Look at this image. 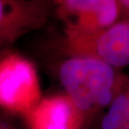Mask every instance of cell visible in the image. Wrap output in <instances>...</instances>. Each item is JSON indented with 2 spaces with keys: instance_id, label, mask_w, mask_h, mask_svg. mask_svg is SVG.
<instances>
[{
  "instance_id": "5b68a950",
  "label": "cell",
  "mask_w": 129,
  "mask_h": 129,
  "mask_svg": "<svg viewBox=\"0 0 129 129\" xmlns=\"http://www.w3.org/2000/svg\"><path fill=\"white\" fill-rule=\"evenodd\" d=\"M54 8V1L47 0H0V53L43 27Z\"/></svg>"
},
{
  "instance_id": "3957f363",
  "label": "cell",
  "mask_w": 129,
  "mask_h": 129,
  "mask_svg": "<svg viewBox=\"0 0 129 129\" xmlns=\"http://www.w3.org/2000/svg\"><path fill=\"white\" fill-rule=\"evenodd\" d=\"M58 49L65 55L90 57L120 69L129 66V20H119L105 31L86 35L64 31Z\"/></svg>"
},
{
  "instance_id": "8992f818",
  "label": "cell",
  "mask_w": 129,
  "mask_h": 129,
  "mask_svg": "<svg viewBox=\"0 0 129 129\" xmlns=\"http://www.w3.org/2000/svg\"><path fill=\"white\" fill-rule=\"evenodd\" d=\"M28 129H82V120L66 94L42 97L23 117Z\"/></svg>"
},
{
  "instance_id": "52a82bcc",
  "label": "cell",
  "mask_w": 129,
  "mask_h": 129,
  "mask_svg": "<svg viewBox=\"0 0 129 129\" xmlns=\"http://www.w3.org/2000/svg\"><path fill=\"white\" fill-rule=\"evenodd\" d=\"M128 91L129 82H127L119 91L110 105L99 118L95 125L96 129H121Z\"/></svg>"
},
{
  "instance_id": "9c48e42d",
  "label": "cell",
  "mask_w": 129,
  "mask_h": 129,
  "mask_svg": "<svg viewBox=\"0 0 129 129\" xmlns=\"http://www.w3.org/2000/svg\"><path fill=\"white\" fill-rule=\"evenodd\" d=\"M121 129H129V91L127 95V100H126V107H125L124 118H123Z\"/></svg>"
},
{
  "instance_id": "ba28073f",
  "label": "cell",
  "mask_w": 129,
  "mask_h": 129,
  "mask_svg": "<svg viewBox=\"0 0 129 129\" xmlns=\"http://www.w3.org/2000/svg\"><path fill=\"white\" fill-rule=\"evenodd\" d=\"M0 129H21L13 116L0 110Z\"/></svg>"
},
{
  "instance_id": "6da1fadb",
  "label": "cell",
  "mask_w": 129,
  "mask_h": 129,
  "mask_svg": "<svg viewBox=\"0 0 129 129\" xmlns=\"http://www.w3.org/2000/svg\"><path fill=\"white\" fill-rule=\"evenodd\" d=\"M57 77L81 116L82 129H93L129 77L90 57L68 56L58 64Z\"/></svg>"
},
{
  "instance_id": "7a4b0ae2",
  "label": "cell",
  "mask_w": 129,
  "mask_h": 129,
  "mask_svg": "<svg viewBox=\"0 0 129 129\" xmlns=\"http://www.w3.org/2000/svg\"><path fill=\"white\" fill-rule=\"evenodd\" d=\"M42 99L37 67L11 49L0 53V110L23 118Z\"/></svg>"
},
{
  "instance_id": "277c9868",
  "label": "cell",
  "mask_w": 129,
  "mask_h": 129,
  "mask_svg": "<svg viewBox=\"0 0 129 129\" xmlns=\"http://www.w3.org/2000/svg\"><path fill=\"white\" fill-rule=\"evenodd\" d=\"M54 5V12L67 32L96 35L120 17L119 0H57Z\"/></svg>"
}]
</instances>
